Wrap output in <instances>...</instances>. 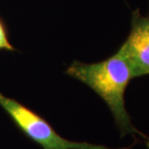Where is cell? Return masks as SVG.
Returning a JSON list of instances; mask_svg holds the SVG:
<instances>
[{"instance_id":"1","label":"cell","mask_w":149,"mask_h":149,"mask_svg":"<svg viewBox=\"0 0 149 149\" xmlns=\"http://www.w3.org/2000/svg\"><path fill=\"white\" fill-rule=\"evenodd\" d=\"M65 73L89 86L104 100L122 137L138 134L148 139L133 126L125 107L124 94L133 77L127 61L119 51L96 63L86 64L74 61Z\"/></svg>"},{"instance_id":"2","label":"cell","mask_w":149,"mask_h":149,"mask_svg":"<svg viewBox=\"0 0 149 149\" xmlns=\"http://www.w3.org/2000/svg\"><path fill=\"white\" fill-rule=\"evenodd\" d=\"M0 106L27 139L42 149H113L104 145L70 141L61 137L49 123L35 111L0 92ZM118 149H130L129 148Z\"/></svg>"},{"instance_id":"3","label":"cell","mask_w":149,"mask_h":149,"mask_svg":"<svg viewBox=\"0 0 149 149\" xmlns=\"http://www.w3.org/2000/svg\"><path fill=\"white\" fill-rule=\"evenodd\" d=\"M131 70L132 77L149 74V17L135 10L131 30L125 42L118 49Z\"/></svg>"},{"instance_id":"4","label":"cell","mask_w":149,"mask_h":149,"mask_svg":"<svg viewBox=\"0 0 149 149\" xmlns=\"http://www.w3.org/2000/svg\"><path fill=\"white\" fill-rule=\"evenodd\" d=\"M3 50L8 52H14L16 49L10 42L7 28L4 23L0 19V51Z\"/></svg>"},{"instance_id":"5","label":"cell","mask_w":149,"mask_h":149,"mask_svg":"<svg viewBox=\"0 0 149 149\" xmlns=\"http://www.w3.org/2000/svg\"><path fill=\"white\" fill-rule=\"evenodd\" d=\"M146 146H147V148L149 149V139H148V141L146 143Z\"/></svg>"}]
</instances>
